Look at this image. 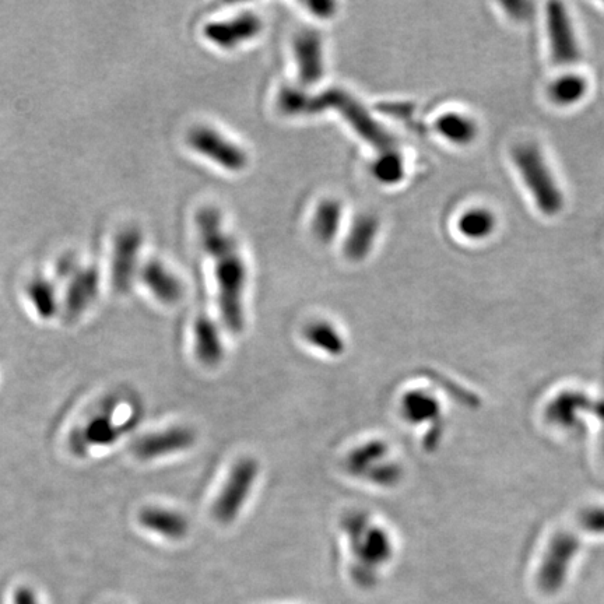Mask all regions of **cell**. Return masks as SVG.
<instances>
[{
	"mask_svg": "<svg viewBox=\"0 0 604 604\" xmlns=\"http://www.w3.org/2000/svg\"><path fill=\"white\" fill-rule=\"evenodd\" d=\"M203 248L214 259L221 319L228 330L240 333L245 326L244 291L247 266L237 242L221 226L219 210L203 207L196 216Z\"/></svg>",
	"mask_w": 604,
	"mask_h": 604,
	"instance_id": "6da1fadb",
	"label": "cell"
},
{
	"mask_svg": "<svg viewBox=\"0 0 604 604\" xmlns=\"http://www.w3.org/2000/svg\"><path fill=\"white\" fill-rule=\"evenodd\" d=\"M279 107L284 114L289 115L318 114L328 108H335L351 128L375 149L381 153L395 149L391 133L371 117L360 101L342 89H330L319 96H308L304 91L284 87L279 94Z\"/></svg>",
	"mask_w": 604,
	"mask_h": 604,
	"instance_id": "7a4b0ae2",
	"label": "cell"
},
{
	"mask_svg": "<svg viewBox=\"0 0 604 604\" xmlns=\"http://www.w3.org/2000/svg\"><path fill=\"white\" fill-rule=\"evenodd\" d=\"M342 528L349 537L351 551L356 557L354 574L357 581L370 585L374 582L375 567L386 563L391 557V540L384 530L371 525L370 518L361 512H350L344 516Z\"/></svg>",
	"mask_w": 604,
	"mask_h": 604,
	"instance_id": "3957f363",
	"label": "cell"
},
{
	"mask_svg": "<svg viewBox=\"0 0 604 604\" xmlns=\"http://www.w3.org/2000/svg\"><path fill=\"white\" fill-rule=\"evenodd\" d=\"M512 160L532 193L537 207L547 216L560 213L564 207V195L539 147L532 143L518 145L512 151Z\"/></svg>",
	"mask_w": 604,
	"mask_h": 604,
	"instance_id": "277c9868",
	"label": "cell"
},
{
	"mask_svg": "<svg viewBox=\"0 0 604 604\" xmlns=\"http://www.w3.org/2000/svg\"><path fill=\"white\" fill-rule=\"evenodd\" d=\"M261 465L252 456H244L231 466L223 487L214 498L212 514L220 525H231L247 507L258 484Z\"/></svg>",
	"mask_w": 604,
	"mask_h": 604,
	"instance_id": "5b68a950",
	"label": "cell"
},
{
	"mask_svg": "<svg viewBox=\"0 0 604 604\" xmlns=\"http://www.w3.org/2000/svg\"><path fill=\"white\" fill-rule=\"evenodd\" d=\"M117 409V402L104 403L103 409L93 417L83 427H80L70 438V448L76 455L83 456L94 448H108L117 444L126 433L136 427L138 421H125L117 423L114 420V410Z\"/></svg>",
	"mask_w": 604,
	"mask_h": 604,
	"instance_id": "8992f818",
	"label": "cell"
},
{
	"mask_svg": "<svg viewBox=\"0 0 604 604\" xmlns=\"http://www.w3.org/2000/svg\"><path fill=\"white\" fill-rule=\"evenodd\" d=\"M198 441V434L191 426H171L140 437L133 444L132 451L143 462L167 458L189 451Z\"/></svg>",
	"mask_w": 604,
	"mask_h": 604,
	"instance_id": "52a82bcc",
	"label": "cell"
},
{
	"mask_svg": "<svg viewBox=\"0 0 604 604\" xmlns=\"http://www.w3.org/2000/svg\"><path fill=\"white\" fill-rule=\"evenodd\" d=\"M188 142L193 150L228 171L238 172L247 167L248 157L245 151L212 128L199 126L193 129L189 133Z\"/></svg>",
	"mask_w": 604,
	"mask_h": 604,
	"instance_id": "ba28073f",
	"label": "cell"
},
{
	"mask_svg": "<svg viewBox=\"0 0 604 604\" xmlns=\"http://www.w3.org/2000/svg\"><path fill=\"white\" fill-rule=\"evenodd\" d=\"M547 30H549L551 54L558 65H572L581 58L574 27L563 3L547 5Z\"/></svg>",
	"mask_w": 604,
	"mask_h": 604,
	"instance_id": "9c48e42d",
	"label": "cell"
},
{
	"mask_svg": "<svg viewBox=\"0 0 604 604\" xmlns=\"http://www.w3.org/2000/svg\"><path fill=\"white\" fill-rule=\"evenodd\" d=\"M140 247H142V233L138 228H126L119 233L115 241L111 269L112 284L118 293H126L131 289L138 266Z\"/></svg>",
	"mask_w": 604,
	"mask_h": 604,
	"instance_id": "30bf717a",
	"label": "cell"
},
{
	"mask_svg": "<svg viewBox=\"0 0 604 604\" xmlns=\"http://www.w3.org/2000/svg\"><path fill=\"white\" fill-rule=\"evenodd\" d=\"M262 28V20L256 14L242 13L230 20L207 24L205 37L217 47L233 49L242 42L254 40Z\"/></svg>",
	"mask_w": 604,
	"mask_h": 604,
	"instance_id": "8fae6325",
	"label": "cell"
},
{
	"mask_svg": "<svg viewBox=\"0 0 604 604\" xmlns=\"http://www.w3.org/2000/svg\"><path fill=\"white\" fill-rule=\"evenodd\" d=\"M100 290V273L96 266L77 269L68 287L63 312L69 321H75L93 304Z\"/></svg>",
	"mask_w": 604,
	"mask_h": 604,
	"instance_id": "7c38bea8",
	"label": "cell"
},
{
	"mask_svg": "<svg viewBox=\"0 0 604 604\" xmlns=\"http://www.w3.org/2000/svg\"><path fill=\"white\" fill-rule=\"evenodd\" d=\"M298 77L304 86L316 84L323 76L322 38L316 30H302L294 40Z\"/></svg>",
	"mask_w": 604,
	"mask_h": 604,
	"instance_id": "4fadbf2b",
	"label": "cell"
},
{
	"mask_svg": "<svg viewBox=\"0 0 604 604\" xmlns=\"http://www.w3.org/2000/svg\"><path fill=\"white\" fill-rule=\"evenodd\" d=\"M142 528L167 540H181L189 533L188 518L177 509L149 505L139 512Z\"/></svg>",
	"mask_w": 604,
	"mask_h": 604,
	"instance_id": "5bb4252c",
	"label": "cell"
},
{
	"mask_svg": "<svg viewBox=\"0 0 604 604\" xmlns=\"http://www.w3.org/2000/svg\"><path fill=\"white\" fill-rule=\"evenodd\" d=\"M142 282L161 304L174 305L184 297V284L163 263L150 261L140 272Z\"/></svg>",
	"mask_w": 604,
	"mask_h": 604,
	"instance_id": "9a60e30c",
	"label": "cell"
},
{
	"mask_svg": "<svg viewBox=\"0 0 604 604\" xmlns=\"http://www.w3.org/2000/svg\"><path fill=\"white\" fill-rule=\"evenodd\" d=\"M195 354L200 364L214 368L223 363L226 356L223 337L216 322L207 315H200L195 322Z\"/></svg>",
	"mask_w": 604,
	"mask_h": 604,
	"instance_id": "2e32d148",
	"label": "cell"
},
{
	"mask_svg": "<svg viewBox=\"0 0 604 604\" xmlns=\"http://www.w3.org/2000/svg\"><path fill=\"white\" fill-rule=\"evenodd\" d=\"M575 551H577V544L570 542V540H560L551 549V553L543 565L542 574H540L539 578L543 591L556 592L557 589L561 588V585L564 584L565 575H567L568 565H570Z\"/></svg>",
	"mask_w": 604,
	"mask_h": 604,
	"instance_id": "e0dca14e",
	"label": "cell"
},
{
	"mask_svg": "<svg viewBox=\"0 0 604 604\" xmlns=\"http://www.w3.org/2000/svg\"><path fill=\"white\" fill-rule=\"evenodd\" d=\"M378 220L370 214H363L354 220L350 233L344 241V255L351 261H361L370 254L372 245L377 240Z\"/></svg>",
	"mask_w": 604,
	"mask_h": 604,
	"instance_id": "ac0fdd59",
	"label": "cell"
},
{
	"mask_svg": "<svg viewBox=\"0 0 604 604\" xmlns=\"http://www.w3.org/2000/svg\"><path fill=\"white\" fill-rule=\"evenodd\" d=\"M302 335L309 346L321 351L326 356L339 357L346 351V342H344L342 333L333 323L323 321V319L308 323Z\"/></svg>",
	"mask_w": 604,
	"mask_h": 604,
	"instance_id": "d6986e66",
	"label": "cell"
},
{
	"mask_svg": "<svg viewBox=\"0 0 604 604\" xmlns=\"http://www.w3.org/2000/svg\"><path fill=\"white\" fill-rule=\"evenodd\" d=\"M342 223V205L337 200L326 199L316 209L312 231L321 242H330L336 237Z\"/></svg>",
	"mask_w": 604,
	"mask_h": 604,
	"instance_id": "ffe728a7",
	"label": "cell"
},
{
	"mask_svg": "<svg viewBox=\"0 0 604 604\" xmlns=\"http://www.w3.org/2000/svg\"><path fill=\"white\" fill-rule=\"evenodd\" d=\"M435 126L441 136L456 145H469L477 136V126L472 119L455 112L442 115Z\"/></svg>",
	"mask_w": 604,
	"mask_h": 604,
	"instance_id": "44dd1931",
	"label": "cell"
},
{
	"mask_svg": "<svg viewBox=\"0 0 604 604\" xmlns=\"http://www.w3.org/2000/svg\"><path fill=\"white\" fill-rule=\"evenodd\" d=\"M386 447L382 442L371 441L351 451L346 458V470L351 476L364 477L372 465L385 458Z\"/></svg>",
	"mask_w": 604,
	"mask_h": 604,
	"instance_id": "7402d4cb",
	"label": "cell"
},
{
	"mask_svg": "<svg viewBox=\"0 0 604 604\" xmlns=\"http://www.w3.org/2000/svg\"><path fill=\"white\" fill-rule=\"evenodd\" d=\"M495 224L494 214L487 209L467 210L459 219L460 233L470 240H483L493 233Z\"/></svg>",
	"mask_w": 604,
	"mask_h": 604,
	"instance_id": "603a6c76",
	"label": "cell"
},
{
	"mask_svg": "<svg viewBox=\"0 0 604 604\" xmlns=\"http://www.w3.org/2000/svg\"><path fill=\"white\" fill-rule=\"evenodd\" d=\"M28 298L42 319L54 318L58 312V298L54 286L45 279H34L28 284Z\"/></svg>",
	"mask_w": 604,
	"mask_h": 604,
	"instance_id": "cb8c5ba5",
	"label": "cell"
},
{
	"mask_svg": "<svg viewBox=\"0 0 604 604\" xmlns=\"http://www.w3.org/2000/svg\"><path fill=\"white\" fill-rule=\"evenodd\" d=\"M586 91H588V83L584 77L565 75L558 77L556 82L551 84L550 97L556 104L572 105L581 101Z\"/></svg>",
	"mask_w": 604,
	"mask_h": 604,
	"instance_id": "d4e9b609",
	"label": "cell"
},
{
	"mask_svg": "<svg viewBox=\"0 0 604 604\" xmlns=\"http://www.w3.org/2000/svg\"><path fill=\"white\" fill-rule=\"evenodd\" d=\"M374 175L379 182L395 185L405 177V163L395 149L384 151L374 164Z\"/></svg>",
	"mask_w": 604,
	"mask_h": 604,
	"instance_id": "484cf974",
	"label": "cell"
},
{
	"mask_svg": "<svg viewBox=\"0 0 604 604\" xmlns=\"http://www.w3.org/2000/svg\"><path fill=\"white\" fill-rule=\"evenodd\" d=\"M308 7L309 12L315 14V16L321 17V19H329L333 14L336 13V3L333 2H311L305 5Z\"/></svg>",
	"mask_w": 604,
	"mask_h": 604,
	"instance_id": "4316f807",
	"label": "cell"
},
{
	"mask_svg": "<svg viewBox=\"0 0 604 604\" xmlns=\"http://www.w3.org/2000/svg\"><path fill=\"white\" fill-rule=\"evenodd\" d=\"M502 6L516 19H526L532 13V3L528 2H507Z\"/></svg>",
	"mask_w": 604,
	"mask_h": 604,
	"instance_id": "83f0119b",
	"label": "cell"
},
{
	"mask_svg": "<svg viewBox=\"0 0 604 604\" xmlns=\"http://www.w3.org/2000/svg\"><path fill=\"white\" fill-rule=\"evenodd\" d=\"M14 604H40L30 588H20L14 596Z\"/></svg>",
	"mask_w": 604,
	"mask_h": 604,
	"instance_id": "f1b7e54d",
	"label": "cell"
},
{
	"mask_svg": "<svg viewBox=\"0 0 604 604\" xmlns=\"http://www.w3.org/2000/svg\"><path fill=\"white\" fill-rule=\"evenodd\" d=\"M58 275L61 277L73 276L76 273L75 259L63 258L58 265Z\"/></svg>",
	"mask_w": 604,
	"mask_h": 604,
	"instance_id": "f546056e",
	"label": "cell"
},
{
	"mask_svg": "<svg viewBox=\"0 0 604 604\" xmlns=\"http://www.w3.org/2000/svg\"><path fill=\"white\" fill-rule=\"evenodd\" d=\"M595 519H596L595 528L602 530V532H604V512H602V514H600V515H596Z\"/></svg>",
	"mask_w": 604,
	"mask_h": 604,
	"instance_id": "4dcf8cb0",
	"label": "cell"
}]
</instances>
